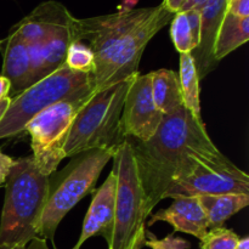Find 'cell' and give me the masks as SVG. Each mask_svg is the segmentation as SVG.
<instances>
[{
  "label": "cell",
  "mask_w": 249,
  "mask_h": 249,
  "mask_svg": "<svg viewBox=\"0 0 249 249\" xmlns=\"http://www.w3.org/2000/svg\"><path fill=\"white\" fill-rule=\"evenodd\" d=\"M95 91L90 89L71 95L49 106L27 124L24 131L31 136L32 157L46 177L53 174L66 158L65 147L73 119Z\"/></svg>",
  "instance_id": "cell-7"
},
{
  "label": "cell",
  "mask_w": 249,
  "mask_h": 249,
  "mask_svg": "<svg viewBox=\"0 0 249 249\" xmlns=\"http://www.w3.org/2000/svg\"><path fill=\"white\" fill-rule=\"evenodd\" d=\"M0 51L2 53V70L0 75L9 80V97L12 99L34 84L29 45L16 34L9 32V36L1 40Z\"/></svg>",
  "instance_id": "cell-14"
},
{
  "label": "cell",
  "mask_w": 249,
  "mask_h": 249,
  "mask_svg": "<svg viewBox=\"0 0 249 249\" xmlns=\"http://www.w3.org/2000/svg\"><path fill=\"white\" fill-rule=\"evenodd\" d=\"M65 65L75 72L92 73L94 55L87 44L75 40L68 46Z\"/></svg>",
  "instance_id": "cell-22"
},
{
  "label": "cell",
  "mask_w": 249,
  "mask_h": 249,
  "mask_svg": "<svg viewBox=\"0 0 249 249\" xmlns=\"http://www.w3.org/2000/svg\"><path fill=\"white\" fill-rule=\"evenodd\" d=\"M185 14H186L187 21H189L190 29H191V33H192V38H194L196 45L198 46L199 36H201V11L196 9H191L185 11Z\"/></svg>",
  "instance_id": "cell-25"
},
{
  "label": "cell",
  "mask_w": 249,
  "mask_h": 249,
  "mask_svg": "<svg viewBox=\"0 0 249 249\" xmlns=\"http://www.w3.org/2000/svg\"><path fill=\"white\" fill-rule=\"evenodd\" d=\"M125 139L133 148L148 215L173 184L186 179L199 165L221 153L209 138L203 121L185 106L164 116L148 141Z\"/></svg>",
  "instance_id": "cell-1"
},
{
  "label": "cell",
  "mask_w": 249,
  "mask_h": 249,
  "mask_svg": "<svg viewBox=\"0 0 249 249\" xmlns=\"http://www.w3.org/2000/svg\"><path fill=\"white\" fill-rule=\"evenodd\" d=\"M163 221L174 228V232H184L201 240L209 230L206 212L198 197H179L168 208L151 214L148 225Z\"/></svg>",
  "instance_id": "cell-13"
},
{
  "label": "cell",
  "mask_w": 249,
  "mask_h": 249,
  "mask_svg": "<svg viewBox=\"0 0 249 249\" xmlns=\"http://www.w3.org/2000/svg\"><path fill=\"white\" fill-rule=\"evenodd\" d=\"M15 160L10 156L5 155V153L0 152V187L5 185L6 178L9 175L10 169H11L12 164H14Z\"/></svg>",
  "instance_id": "cell-27"
},
{
  "label": "cell",
  "mask_w": 249,
  "mask_h": 249,
  "mask_svg": "<svg viewBox=\"0 0 249 249\" xmlns=\"http://www.w3.org/2000/svg\"><path fill=\"white\" fill-rule=\"evenodd\" d=\"M228 0H207L201 9L199 44L191 53L199 80L206 78L218 62L214 58V41L226 14Z\"/></svg>",
  "instance_id": "cell-15"
},
{
  "label": "cell",
  "mask_w": 249,
  "mask_h": 249,
  "mask_svg": "<svg viewBox=\"0 0 249 249\" xmlns=\"http://www.w3.org/2000/svg\"><path fill=\"white\" fill-rule=\"evenodd\" d=\"M186 1L187 0H164V1L162 2V5L169 12L177 14V12H179L180 10H181V7L184 6Z\"/></svg>",
  "instance_id": "cell-29"
},
{
  "label": "cell",
  "mask_w": 249,
  "mask_h": 249,
  "mask_svg": "<svg viewBox=\"0 0 249 249\" xmlns=\"http://www.w3.org/2000/svg\"><path fill=\"white\" fill-rule=\"evenodd\" d=\"M174 15L160 4L89 18H74V40L87 44L94 55L92 77L96 90L139 73L147 44L172 22Z\"/></svg>",
  "instance_id": "cell-2"
},
{
  "label": "cell",
  "mask_w": 249,
  "mask_h": 249,
  "mask_svg": "<svg viewBox=\"0 0 249 249\" xmlns=\"http://www.w3.org/2000/svg\"><path fill=\"white\" fill-rule=\"evenodd\" d=\"M116 150H89L71 158L70 163L49 178V192L38 229V237L53 240L62 219L84 197L94 192L107 163Z\"/></svg>",
  "instance_id": "cell-5"
},
{
  "label": "cell",
  "mask_w": 249,
  "mask_h": 249,
  "mask_svg": "<svg viewBox=\"0 0 249 249\" xmlns=\"http://www.w3.org/2000/svg\"><path fill=\"white\" fill-rule=\"evenodd\" d=\"M10 101H11V99H10L9 96L4 97L2 100H0V121H1L2 116H4V113L6 112L7 107H9L10 105Z\"/></svg>",
  "instance_id": "cell-34"
},
{
  "label": "cell",
  "mask_w": 249,
  "mask_h": 249,
  "mask_svg": "<svg viewBox=\"0 0 249 249\" xmlns=\"http://www.w3.org/2000/svg\"><path fill=\"white\" fill-rule=\"evenodd\" d=\"M74 17L62 4L46 1L38 5L33 11L15 24L10 32L16 34L28 45L41 43L60 29L70 27Z\"/></svg>",
  "instance_id": "cell-12"
},
{
  "label": "cell",
  "mask_w": 249,
  "mask_h": 249,
  "mask_svg": "<svg viewBox=\"0 0 249 249\" xmlns=\"http://www.w3.org/2000/svg\"><path fill=\"white\" fill-rule=\"evenodd\" d=\"M114 199H116V175L112 172L104 184L92 194L89 211L83 221L82 232L72 249H80L89 238L101 236L111 245L114 228Z\"/></svg>",
  "instance_id": "cell-11"
},
{
  "label": "cell",
  "mask_w": 249,
  "mask_h": 249,
  "mask_svg": "<svg viewBox=\"0 0 249 249\" xmlns=\"http://www.w3.org/2000/svg\"><path fill=\"white\" fill-rule=\"evenodd\" d=\"M226 12L238 17H249V0H228Z\"/></svg>",
  "instance_id": "cell-26"
},
{
  "label": "cell",
  "mask_w": 249,
  "mask_h": 249,
  "mask_svg": "<svg viewBox=\"0 0 249 249\" xmlns=\"http://www.w3.org/2000/svg\"><path fill=\"white\" fill-rule=\"evenodd\" d=\"M135 75L96 90L83 105L68 134L66 157L72 158L84 151L96 148L116 150L125 140L122 133V112L126 92Z\"/></svg>",
  "instance_id": "cell-4"
},
{
  "label": "cell",
  "mask_w": 249,
  "mask_h": 249,
  "mask_svg": "<svg viewBox=\"0 0 249 249\" xmlns=\"http://www.w3.org/2000/svg\"><path fill=\"white\" fill-rule=\"evenodd\" d=\"M170 36L179 53H191L196 49L197 45L192 38L191 29L185 12L179 11L174 15L170 22Z\"/></svg>",
  "instance_id": "cell-21"
},
{
  "label": "cell",
  "mask_w": 249,
  "mask_h": 249,
  "mask_svg": "<svg viewBox=\"0 0 249 249\" xmlns=\"http://www.w3.org/2000/svg\"><path fill=\"white\" fill-rule=\"evenodd\" d=\"M206 212L209 229L223 228L225 221L249 204V195L221 194L198 196Z\"/></svg>",
  "instance_id": "cell-19"
},
{
  "label": "cell",
  "mask_w": 249,
  "mask_h": 249,
  "mask_svg": "<svg viewBox=\"0 0 249 249\" xmlns=\"http://www.w3.org/2000/svg\"><path fill=\"white\" fill-rule=\"evenodd\" d=\"M207 0H187L186 2H185L184 6L181 7V10L180 11L185 12L187 11V10H191V9H196V10H199L201 11L202 6L204 5V2H206Z\"/></svg>",
  "instance_id": "cell-30"
},
{
  "label": "cell",
  "mask_w": 249,
  "mask_h": 249,
  "mask_svg": "<svg viewBox=\"0 0 249 249\" xmlns=\"http://www.w3.org/2000/svg\"><path fill=\"white\" fill-rule=\"evenodd\" d=\"M9 91H10L9 80H7L6 78L2 77V75H0V100L9 96Z\"/></svg>",
  "instance_id": "cell-32"
},
{
  "label": "cell",
  "mask_w": 249,
  "mask_h": 249,
  "mask_svg": "<svg viewBox=\"0 0 249 249\" xmlns=\"http://www.w3.org/2000/svg\"><path fill=\"white\" fill-rule=\"evenodd\" d=\"M151 75V91L156 107L164 116L175 113L184 106L179 75L172 70L153 71Z\"/></svg>",
  "instance_id": "cell-17"
},
{
  "label": "cell",
  "mask_w": 249,
  "mask_h": 249,
  "mask_svg": "<svg viewBox=\"0 0 249 249\" xmlns=\"http://www.w3.org/2000/svg\"><path fill=\"white\" fill-rule=\"evenodd\" d=\"M24 249H49V247L46 245V240L40 237H36L26 246Z\"/></svg>",
  "instance_id": "cell-31"
},
{
  "label": "cell",
  "mask_w": 249,
  "mask_h": 249,
  "mask_svg": "<svg viewBox=\"0 0 249 249\" xmlns=\"http://www.w3.org/2000/svg\"><path fill=\"white\" fill-rule=\"evenodd\" d=\"M90 89L96 90L92 73L75 72L63 65L53 74L12 97L0 121V139L19 135L27 124L49 106Z\"/></svg>",
  "instance_id": "cell-6"
},
{
  "label": "cell",
  "mask_w": 249,
  "mask_h": 249,
  "mask_svg": "<svg viewBox=\"0 0 249 249\" xmlns=\"http://www.w3.org/2000/svg\"><path fill=\"white\" fill-rule=\"evenodd\" d=\"M201 249H237L240 237L231 229L216 228L209 229L201 238Z\"/></svg>",
  "instance_id": "cell-23"
},
{
  "label": "cell",
  "mask_w": 249,
  "mask_h": 249,
  "mask_svg": "<svg viewBox=\"0 0 249 249\" xmlns=\"http://www.w3.org/2000/svg\"><path fill=\"white\" fill-rule=\"evenodd\" d=\"M145 240H146V225L141 226L139 229L138 232L135 233L133 238L130 240V242L128 243L124 249H141L145 246Z\"/></svg>",
  "instance_id": "cell-28"
},
{
  "label": "cell",
  "mask_w": 249,
  "mask_h": 249,
  "mask_svg": "<svg viewBox=\"0 0 249 249\" xmlns=\"http://www.w3.org/2000/svg\"><path fill=\"white\" fill-rule=\"evenodd\" d=\"M249 40V17H238L226 12L214 41V58L220 62L224 57Z\"/></svg>",
  "instance_id": "cell-18"
},
{
  "label": "cell",
  "mask_w": 249,
  "mask_h": 249,
  "mask_svg": "<svg viewBox=\"0 0 249 249\" xmlns=\"http://www.w3.org/2000/svg\"><path fill=\"white\" fill-rule=\"evenodd\" d=\"M237 249H249V237L245 236V237L240 238V242H238Z\"/></svg>",
  "instance_id": "cell-35"
},
{
  "label": "cell",
  "mask_w": 249,
  "mask_h": 249,
  "mask_svg": "<svg viewBox=\"0 0 249 249\" xmlns=\"http://www.w3.org/2000/svg\"><path fill=\"white\" fill-rule=\"evenodd\" d=\"M164 114L156 107L151 91V75L134 77L126 92L122 112V133L124 138L148 141L160 128Z\"/></svg>",
  "instance_id": "cell-10"
},
{
  "label": "cell",
  "mask_w": 249,
  "mask_h": 249,
  "mask_svg": "<svg viewBox=\"0 0 249 249\" xmlns=\"http://www.w3.org/2000/svg\"><path fill=\"white\" fill-rule=\"evenodd\" d=\"M49 178L36 168L32 156L15 160L5 181L0 247L27 246L38 237L48 199Z\"/></svg>",
  "instance_id": "cell-3"
},
{
  "label": "cell",
  "mask_w": 249,
  "mask_h": 249,
  "mask_svg": "<svg viewBox=\"0 0 249 249\" xmlns=\"http://www.w3.org/2000/svg\"><path fill=\"white\" fill-rule=\"evenodd\" d=\"M0 48H1V40H0Z\"/></svg>",
  "instance_id": "cell-37"
},
{
  "label": "cell",
  "mask_w": 249,
  "mask_h": 249,
  "mask_svg": "<svg viewBox=\"0 0 249 249\" xmlns=\"http://www.w3.org/2000/svg\"><path fill=\"white\" fill-rule=\"evenodd\" d=\"M145 246L151 249H189L191 247L189 241L181 237H175L173 233L160 240L152 232L146 231Z\"/></svg>",
  "instance_id": "cell-24"
},
{
  "label": "cell",
  "mask_w": 249,
  "mask_h": 249,
  "mask_svg": "<svg viewBox=\"0 0 249 249\" xmlns=\"http://www.w3.org/2000/svg\"><path fill=\"white\" fill-rule=\"evenodd\" d=\"M179 66L178 75L185 108L202 121L199 78L191 53H180Z\"/></svg>",
  "instance_id": "cell-20"
},
{
  "label": "cell",
  "mask_w": 249,
  "mask_h": 249,
  "mask_svg": "<svg viewBox=\"0 0 249 249\" xmlns=\"http://www.w3.org/2000/svg\"><path fill=\"white\" fill-rule=\"evenodd\" d=\"M26 246H15V247H0V249H24Z\"/></svg>",
  "instance_id": "cell-36"
},
{
  "label": "cell",
  "mask_w": 249,
  "mask_h": 249,
  "mask_svg": "<svg viewBox=\"0 0 249 249\" xmlns=\"http://www.w3.org/2000/svg\"><path fill=\"white\" fill-rule=\"evenodd\" d=\"M112 172L116 175L114 228L108 249H124L148 218L145 192L128 139L116 148Z\"/></svg>",
  "instance_id": "cell-8"
},
{
  "label": "cell",
  "mask_w": 249,
  "mask_h": 249,
  "mask_svg": "<svg viewBox=\"0 0 249 249\" xmlns=\"http://www.w3.org/2000/svg\"><path fill=\"white\" fill-rule=\"evenodd\" d=\"M72 26L55 32L41 43L29 45L34 84L65 65L68 46L75 41Z\"/></svg>",
  "instance_id": "cell-16"
},
{
  "label": "cell",
  "mask_w": 249,
  "mask_h": 249,
  "mask_svg": "<svg viewBox=\"0 0 249 249\" xmlns=\"http://www.w3.org/2000/svg\"><path fill=\"white\" fill-rule=\"evenodd\" d=\"M221 194L249 195L248 174L223 153L199 165L186 179L173 184L163 199Z\"/></svg>",
  "instance_id": "cell-9"
},
{
  "label": "cell",
  "mask_w": 249,
  "mask_h": 249,
  "mask_svg": "<svg viewBox=\"0 0 249 249\" xmlns=\"http://www.w3.org/2000/svg\"><path fill=\"white\" fill-rule=\"evenodd\" d=\"M139 0H123L122 4L119 5L118 11H126V10L135 9V5L138 4Z\"/></svg>",
  "instance_id": "cell-33"
}]
</instances>
